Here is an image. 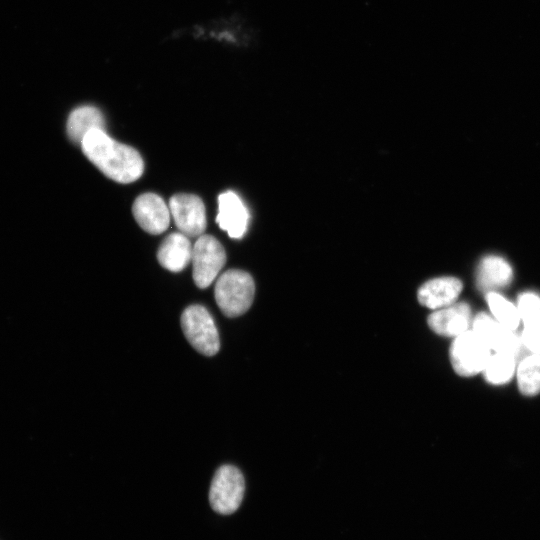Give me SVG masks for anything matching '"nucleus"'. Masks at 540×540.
<instances>
[{"label":"nucleus","mask_w":540,"mask_h":540,"mask_svg":"<svg viewBox=\"0 0 540 540\" xmlns=\"http://www.w3.org/2000/svg\"><path fill=\"white\" fill-rule=\"evenodd\" d=\"M516 360L510 353L495 352L483 370L486 381L493 385L510 381L516 370Z\"/></svg>","instance_id":"f3484780"},{"label":"nucleus","mask_w":540,"mask_h":540,"mask_svg":"<svg viewBox=\"0 0 540 540\" xmlns=\"http://www.w3.org/2000/svg\"><path fill=\"white\" fill-rule=\"evenodd\" d=\"M191 242L181 232L169 234L160 244L157 259L162 267L171 272L182 271L192 258Z\"/></svg>","instance_id":"ddd939ff"},{"label":"nucleus","mask_w":540,"mask_h":540,"mask_svg":"<svg viewBox=\"0 0 540 540\" xmlns=\"http://www.w3.org/2000/svg\"><path fill=\"white\" fill-rule=\"evenodd\" d=\"M182 331L199 353L215 355L220 348L219 334L208 310L201 305L188 306L181 315Z\"/></svg>","instance_id":"7ed1b4c3"},{"label":"nucleus","mask_w":540,"mask_h":540,"mask_svg":"<svg viewBox=\"0 0 540 540\" xmlns=\"http://www.w3.org/2000/svg\"><path fill=\"white\" fill-rule=\"evenodd\" d=\"M472 328L490 350L495 352L510 353L518 359L526 349L520 337L485 313L476 315Z\"/></svg>","instance_id":"6e6552de"},{"label":"nucleus","mask_w":540,"mask_h":540,"mask_svg":"<svg viewBox=\"0 0 540 540\" xmlns=\"http://www.w3.org/2000/svg\"><path fill=\"white\" fill-rule=\"evenodd\" d=\"M517 309L524 326L540 322V296L533 292L519 295Z\"/></svg>","instance_id":"6ab92c4d"},{"label":"nucleus","mask_w":540,"mask_h":540,"mask_svg":"<svg viewBox=\"0 0 540 540\" xmlns=\"http://www.w3.org/2000/svg\"><path fill=\"white\" fill-rule=\"evenodd\" d=\"M486 300L496 321L512 331L518 328L521 319L516 306L493 291L487 293Z\"/></svg>","instance_id":"a211bd4d"},{"label":"nucleus","mask_w":540,"mask_h":540,"mask_svg":"<svg viewBox=\"0 0 540 540\" xmlns=\"http://www.w3.org/2000/svg\"><path fill=\"white\" fill-rule=\"evenodd\" d=\"M463 285L455 277H439L425 282L417 293L421 305L437 310L456 303Z\"/></svg>","instance_id":"f8f14e48"},{"label":"nucleus","mask_w":540,"mask_h":540,"mask_svg":"<svg viewBox=\"0 0 540 540\" xmlns=\"http://www.w3.org/2000/svg\"><path fill=\"white\" fill-rule=\"evenodd\" d=\"M105 119L102 112L90 105L74 109L67 121V134L77 144H81L85 135L94 129L104 130Z\"/></svg>","instance_id":"4468645a"},{"label":"nucleus","mask_w":540,"mask_h":540,"mask_svg":"<svg viewBox=\"0 0 540 540\" xmlns=\"http://www.w3.org/2000/svg\"><path fill=\"white\" fill-rule=\"evenodd\" d=\"M491 355L490 348L473 330H467L456 336L450 347L453 369L464 377L483 371Z\"/></svg>","instance_id":"39448f33"},{"label":"nucleus","mask_w":540,"mask_h":540,"mask_svg":"<svg viewBox=\"0 0 540 540\" xmlns=\"http://www.w3.org/2000/svg\"><path fill=\"white\" fill-rule=\"evenodd\" d=\"M249 217L248 209L236 193L226 191L218 196L216 222L231 238L239 239L244 236Z\"/></svg>","instance_id":"9d476101"},{"label":"nucleus","mask_w":540,"mask_h":540,"mask_svg":"<svg viewBox=\"0 0 540 540\" xmlns=\"http://www.w3.org/2000/svg\"><path fill=\"white\" fill-rule=\"evenodd\" d=\"M169 210L176 227L187 237L201 236L205 231V206L197 195H173L169 200Z\"/></svg>","instance_id":"0eeeda50"},{"label":"nucleus","mask_w":540,"mask_h":540,"mask_svg":"<svg viewBox=\"0 0 540 540\" xmlns=\"http://www.w3.org/2000/svg\"><path fill=\"white\" fill-rule=\"evenodd\" d=\"M471 309L467 303H454L432 312L427 323L432 331L441 336L456 337L468 330Z\"/></svg>","instance_id":"9b49d317"},{"label":"nucleus","mask_w":540,"mask_h":540,"mask_svg":"<svg viewBox=\"0 0 540 540\" xmlns=\"http://www.w3.org/2000/svg\"><path fill=\"white\" fill-rule=\"evenodd\" d=\"M193 280L197 287L207 288L226 263L222 244L211 235H201L192 249Z\"/></svg>","instance_id":"423d86ee"},{"label":"nucleus","mask_w":540,"mask_h":540,"mask_svg":"<svg viewBox=\"0 0 540 540\" xmlns=\"http://www.w3.org/2000/svg\"><path fill=\"white\" fill-rule=\"evenodd\" d=\"M81 148L90 162L116 182H134L144 171V162L139 152L112 139L104 130L89 131L81 142Z\"/></svg>","instance_id":"f257e3e1"},{"label":"nucleus","mask_w":540,"mask_h":540,"mask_svg":"<svg viewBox=\"0 0 540 540\" xmlns=\"http://www.w3.org/2000/svg\"><path fill=\"white\" fill-rule=\"evenodd\" d=\"M517 382L520 392L526 396L540 393V354L532 353L521 359Z\"/></svg>","instance_id":"dca6fc26"},{"label":"nucleus","mask_w":540,"mask_h":540,"mask_svg":"<svg viewBox=\"0 0 540 540\" xmlns=\"http://www.w3.org/2000/svg\"><path fill=\"white\" fill-rule=\"evenodd\" d=\"M520 338L527 350L540 354V322L524 326Z\"/></svg>","instance_id":"aec40b11"},{"label":"nucleus","mask_w":540,"mask_h":540,"mask_svg":"<svg viewBox=\"0 0 540 540\" xmlns=\"http://www.w3.org/2000/svg\"><path fill=\"white\" fill-rule=\"evenodd\" d=\"M255 294V283L251 275L243 270L230 269L218 278L214 296L222 313L227 317H238L251 306Z\"/></svg>","instance_id":"f03ea898"},{"label":"nucleus","mask_w":540,"mask_h":540,"mask_svg":"<svg viewBox=\"0 0 540 540\" xmlns=\"http://www.w3.org/2000/svg\"><path fill=\"white\" fill-rule=\"evenodd\" d=\"M132 212L138 225L150 234H161L169 226V207L157 194L139 195L133 203Z\"/></svg>","instance_id":"1a4fd4ad"},{"label":"nucleus","mask_w":540,"mask_h":540,"mask_svg":"<svg viewBox=\"0 0 540 540\" xmlns=\"http://www.w3.org/2000/svg\"><path fill=\"white\" fill-rule=\"evenodd\" d=\"M512 275L511 266L503 258L488 256L479 265L478 286L483 290L502 288L510 283Z\"/></svg>","instance_id":"2eb2a0df"},{"label":"nucleus","mask_w":540,"mask_h":540,"mask_svg":"<svg viewBox=\"0 0 540 540\" xmlns=\"http://www.w3.org/2000/svg\"><path fill=\"white\" fill-rule=\"evenodd\" d=\"M245 482L241 471L232 465L217 469L211 481L209 502L212 509L220 514L235 512L244 496Z\"/></svg>","instance_id":"20e7f679"}]
</instances>
